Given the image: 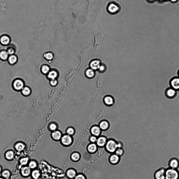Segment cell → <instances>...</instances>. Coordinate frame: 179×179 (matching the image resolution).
Segmentation results:
<instances>
[{
  "label": "cell",
  "instance_id": "obj_22",
  "mask_svg": "<svg viewBox=\"0 0 179 179\" xmlns=\"http://www.w3.org/2000/svg\"><path fill=\"white\" fill-rule=\"evenodd\" d=\"M14 155V152L12 151L7 152L5 154L6 158L9 160H11L13 158Z\"/></svg>",
  "mask_w": 179,
  "mask_h": 179
},
{
  "label": "cell",
  "instance_id": "obj_36",
  "mask_svg": "<svg viewBox=\"0 0 179 179\" xmlns=\"http://www.w3.org/2000/svg\"><path fill=\"white\" fill-rule=\"evenodd\" d=\"M7 51L9 55H12L15 53V50L13 48H8Z\"/></svg>",
  "mask_w": 179,
  "mask_h": 179
},
{
  "label": "cell",
  "instance_id": "obj_14",
  "mask_svg": "<svg viewBox=\"0 0 179 179\" xmlns=\"http://www.w3.org/2000/svg\"><path fill=\"white\" fill-rule=\"evenodd\" d=\"M21 172L22 175L25 177L29 176L30 173V168L29 167H25L21 169Z\"/></svg>",
  "mask_w": 179,
  "mask_h": 179
},
{
  "label": "cell",
  "instance_id": "obj_24",
  "mask_svg": "<svg viewBox=\"0 0 179 179\" xmlns=\"http://www.w3.org/2000/svg\"><path fill=\"white\" fill-rule=\"evenodd\" d=\"M52 136L54 139L58 140L61 137L62 134L60 132L57 131L52 133Z\"/></svg>",
  "mask_w": 179,
  "mask_h": 179
},
{
  "label": "cell",
  "instance_id": "obj_39",
  "mask_svg": "<svg viewBox=\"0 0 179 179\" xmlns=\"http://www.w3.org/2000/svg\"><path fill=\"white\" fill-rule=\"evenodd\" d=\"M105 67L104 65H101L99 69V70L100 72H103L105 70Z\"/></svg>",
  "mask_w": 179,
  "mask_h": 179
},
{
  "label": "cell",
  "instance_id": "obj_44",
  "mask_svg": "<svg viewBox=\"0 0 179 179\" xmlns=\"http://www.w3.org/2000/svg\"><path fill=\"white\" fill-rule=\"evenodd\" d=\"M2 168L0 166V173L1 171Z\"/></svg>",
  "mask_w": 179,
  "mask_h": 179
},
{
  "label": "cell",
  "instance_id": "obj_42",
  "mask_svg": "<svg viewBox=\"0 0 179 179\" xmlns=\"http://www.w3.org/2000/svg\"><path fill=\"white\" fill-rule=\"evenodd\" d=\"M75 179H85L84 177L81 175H79L77 176Z\"/></svg>",
  "mask_w": 179,
  "mask_h": 179
},
{
  "label": "cell",
  "instance_id": "obj_32",
  "mask_svg": "<svg viewBox=\"0 0 179 179\" xmlns=\"http://www.w3.org/2000/svg\"><path fill=\"white\" fill-rule=\"evenodd\" d=\"M49 68L46 65L43 66L42 68V71L43 73L46 74L49 71Z\"/></svg>",
  "mask_w": 179,
  "mask_h": 179
},
{
  "label": "cell",
  "instance_id": "obj_8",
  "mask_svg": "<svg viewBox=\"0 0 179 179\" xmlns=\"http://www.w3.org/2000/svg\"><path fill=\"white\" fill-rule=\"evenodd\" d=\"M101 65V62L98 60H94L92 61L90 64V67L91 69L94 70H99Z\"/></svg>",
  "mask_w": 179,
  "mask_h": 179
},
{
  "label": "cell",
  "instance_id": "obj_27",
  "mask_svg": "<svg viewBox=\"0 0 179 179\" xmlns=\"http://www.w3.org/2000/svg\"><path fill=\"white\" fill-rule=\"evenodd\" d=\"M67 176L71 178H73L76 176V173L73 170H70L68 171L67 173Z\"/></svg>",
  "mask_w": 179,
  "mask_h": 179
},
{
  "label": "cell",
  "instance_id": "obj_31",
  "mask_svg": "<svg viewBox=\"0 0 179 179\" xmlns=\"http://www.w3.org/2000/svg\"><path fill=\"white\" fill-rule=\"evenodd\" d=\"M29 166L30 169H33L36 168L37 166V164L35 161H32L29 163Z\"/></svg>",
  "mask_w": 179,
  "mask_h": 179
},
{
  "label": "cell",
  "instance_id": "obj_17",
  "mask_svg": "<svg viewBox=\"0 0 179 179\" xmlns=\"http://www.w3.org/2000/svg\"><path fill=\"white\" fill-rule=\"evenodd\" d=\"M17 60L16 56L14 55H11L8 58V62L11 64H13L16 63Z\"/></svg>",
  "mask_w": 179,
  "mask_h": 179
},
{
  "label": "cell",
  "instance_id": "obj_20",
  "mask_svg": "<svg viewBox=\"0 0 179 179\" xmlns=\"http://www.w3.org/2000/svg\"><path fill=\"white\" fill-rule=\"evenodd\" d=\"M104 101L105 103L108 105H111L113 103V100L110 96H107L104 98Z\"/></svg>",
  "mask_w": 179,
  "mask_h": 179
},
{
  "label": "cell",
  "instance_id": "obj_29",
  "mask_svg": "<svg viewBox=\"0 0 179 179\" xmlns=\"http://www.w3.org/2000/svg\"><path fill=\"white\" fill-rule=\"evenodd\" d=\"M57 76V74L54 71H52L50 72L49 74L48 77L51 78L52 79H54Z\"/></svg>",
  "mask_w": 179,
  "mask_h": 179
},
{
  "label": "cell",
  "instance_id": "obj_25",
  "mask_svg": "<svg viewBox=\"0 0 179 179\" xmlns=\"http://www.w3.org/2000/svg\"><path fill=\"white\" fill-rule=\"evenodd\" d=\"M25 147L23 143L20 142L16 144L15 146V148L17 150L21 151L24 149Z\"/></svg>",
  "mask_w": 179,
  "mask_h": 179
},
{
  "label": "cell",
  "instance_id": "obj_5",
  "mask_svg": "<svg viewBox=\"0 0 179 179\" xmlns=\"http://www.w3.org/2000/svg\"><path fill=\"white\" fill-rule=\"evenodd\" d=\"M165 94L166 97L169 99L175 98L177 94V91L170 87L165 90Z\"/></svg>",
  "mask_w": 179,
  "mask_h": 179
},
{
  "label": "cell",
  "instance_id": "obj_16",
  "mask_svg": "<svg viewBox=\"0 0 179 179\" xmlns=\"http://www.w3.org/2000/svg\"><path fill=\"white\" fill-rule=\"evenodd\" d=\"M8 55L6 51L2 50L0 52V58L3 60H6L8 58Z\"/></svg>",
  "mask_w": 179,
  "mask_h": 179
},
{
  "label": "cell",
  "instance_id": "obj_13",
  "mask_svg": "<svg viewBox=\"0 0 179 179\" xmlns=\"http://www.w3.org/2000/svg\"><path fill=\"white\" fill-rule=\"evenodd\" d=\"M91 132L95 136H98L101 133V130L100 128L98 127L95 126L91 128Z\"/></svg>",
  "mask_w": 179,
  "mask_h": 179
},
{
  "label": "cell",
  "instance_id": "obj_21",
  "mask_svg": "<svg viewBox=\"0 0 179 179\" xmlns=\"http://www.w3.org/2000/svg\"><path fill=\"white\" fill-rule=\"evenodd\" d=\"M22 93L24 96H28L31 93V90L29 87L26 86L22 90Z\"/></svg>",
  "mask_w": 179,
  "mask_h": 179
},
{
  "label": "cell",
  "instance_id": "obj_47",
  "mask_svg": "<svg viewBox=\"0 0 179 179\" xmlns=\"http://www.w3.org/2000/svg\"><path fill=\"white\" fill-rule=\"evenodd\" d=\"M178 91H179V90Z\"/></svg>",
  "mask_w": 179,
  "mask_h": 179
},
{
  "label": "cell",
  "instance_id": "obj_10",
  "mask_svg": "<svg viewBox=\"0 0 179 179\" xmlns=\"http://www.w3.org/2000/svg\"><path fill=\"white\" fill-rule=\"evenodd\" d=\"M108 10L111 13H114L119 10V7L116 4L112 3L110 4L108 6Z\"/></svg>",
  "mask_w": 179,
  "mask_h": 179
},
{
  "label": "cell",
  "instance_id": "obj_26",
  "mask_svg": "<svg viewBox=\"0 0 179 179\" xmlns=\"http://www.w3.org/2000/svg\"><path fill=\"white\" fill-rule=\"evenodd\" d=\"M10 173L7 170H5L3 171L2 173V176L6 179H9L10 176Z\"/></svg>",
  "mask_w": 179,
  "mask_h": 179
},
{
  "label": "cell",
  "instance_id": "obj_35",
  "mask_svg": "<svg viewBox=\"0 0 179 179\" xmlns=\"http://www.w3.org/2000/svg\"><path fill=\"white\" fill-rule=\"evenodd\" d=\"M45 57L48 60H51L53 58V54L51 53H48L45 54Z\"/></svg>",
  "mask_w": 179,
  "mask_h": 179
},
{
  "label": "cell",
  "instance_id": "obj_11",
  "mask_svg": "<svg viewBox=\"0 0 179 179\" xmlns=\"http://www.w3.org/2000/svg\"><path fill=\"white\" fill-rule=\"evenodd\" d=\"M62 141L64 145H68L72 142V139L70 136L68 135H65L62 138Z\"/></svg>",
  "mask_w": 179,
  "mask_h": 179
},
{
  "label": "cell",
  "instance_id": "obj_40",
  "mask_svg": "<svg viewBox=\"0 0 179 179\" xmlns=\"http://www.w3.org/2000/svg\"><path fill=\"white\" fill-rule=\"evenodd\" d=\"M97 138L95 136H92L90 137V141L93 143H94L97 141Z\"/></svg>",
  "mask_w": 179,
  "mask_h": 179
},
{
  "label": "cell",
  "instance_id": "obj_38",
  "mask_svg": "<svg viewBox=\"0 0 179 179\" xmlns=\"http://www.w3.org/2000/svg\"><path fill=\"white\" fill-rule=\"evenodd\" d=\"M56 126L54 124H51L50 127V128L51 130H55L56 128Z\"/></svg>",
  "mask_w": 179,
  "mask_h": 179
},
{
  "label": "cell",
  "instance_id": "obj_48",
  "mask_svg": "<svg viewBox=\"0 0 179 179\" xmlns=\"http://www.w3.org/2000/svg\"></svg>",
  "mask_w": 179,
  "mask_h": 179
},
{
  "label": "cell",
  "instance_id": "obj_46",
  "mask_svg": "<svg viewBox=\"0 0 179 179\" xmlns=\"http://www.w3.org/2000/svg\"><path fill=\"white\" fill-rule=\"evenodd\" d=\"M0 179H4L3 178H0Z\"/></svg>",
  "mask_w": 179,
  "mask_h": 179
},
{
  "label": "cell",
  "instance_id": "obj_43",
  "mask_svg": "<svg viewBox=\"0 0 179 179\" xmlns=\"http://www.w3.org/2000/svg\"><path fill=\"white\" fill-rule=\"evenodd\" d=\"M3 49V47L2 46L0 45V52L1 51H2Z\"/></svg>",
  "mask_w": 179,
  "mask_h": 179
},
{
  "label": "cell",
  "instance_id": "obj_33",
  "mask_svg": "<svg viewBox=\"0 0 179 179\" xmlns=\"http://www.w3.org/2000/svg\"><path fill=\"white\" fill-rule=\"evenodd\" d=\"M28 161V159L27 158H24L22 159L20 162L21 165H24L26 164Z\"/></svg>",
  "mask_w": 179,
  "mask_h": 179
},
{
  "label": "cell",
  "instance_id": "obj_6",
  "mask_svg": "<svg viewBox=\"0 0 179 179\" xmlns=\"http://www.w3.org/2000/svg\"><path fill=\"white\" fill-rule=\"evenodd\" d=\"M169 84L171 88L176 91L179 90V77H174L171 78L169 81Z\"/></svg>",
  "mask_w": 179,
  "mask_h": 179
},
{
  "label": "cell",
  "instance_id": "obj_2",
  "mask_svg": "<svg viewBox=\"0 0 179 179\" xmlns=\"http://www.w3.org/2000/svg\"><path fill=\"white\" fill-rule=\"evenodd\" d=\"M120 147V144H117L115 141L112 140L108 141L106 145L107 150L108 151L111 153L114 152L118 147Z\"/></svg>",
  "mask_w": 179,
  "mask_h": 179
},
{
  "label": "cell",
  "instance_id": "obj_23",
  "mask_svg": "<svg viewBox=\"0 0 179 179\" xmlns=\"http://www.w3.org/2000/svg\"><path fill=\"white\" fill-rule=\"evenodd\" d=\"M97 146L95 144H91L88 146V150L89 152L94 153L97 151Z\"/></svg>",
  "mask_w": 179,
  "mask_h": 179
},
{
  "label": "cell",
  "instance_id": "obj_18",
  "mask_svg": "<svg viewBox=\"0 0 179 179\" xmlns=\"http://www.w3.org/2000/svg\"><path fill=\"white\" fill-rule=\"evenodd\" d=\"M86 76L89 78H93L95 76V73L93 69H89L86 71Z\"/></svg>",
  "mask_w": 179,
  "mask_h": 179
},
{
  "label": "cell",
  "instance_id": "obj_41",
  "mask_svg": "<svg viewBox=\"0 0 179 179\" xmlns=\"http://www.w3.org/2000/svg\"><path fill=\"white\" fill-rule=\"evenodd\" d=\"M51 85L53 86L55 85L57 83V81L54 79H52L50 82Z\"/></svg>",
  "mask_w": 179,
  "mask_h": 179
},
{
  "label": "cell",
  "instance_id": "obj_9",
  "mask_svg": "<svg viewBox=\"0 0 179 179\" xmlns=\"http://www.w3.org/2000/svg\"><path fill=\"white\" fill-rule=\"evenodd\" d=\"M10 37L6 34L2 35L0 37V42L3 45H8L10 43Z\"/></svg>",
  "mask_w": 179,
  "mask_h": 179
},
{
  "label": "cell",
  "instance_id": "obj_4",
  "mask_svg": "<svg viewBox=\"0 0 179 179\" xmlns=\"http://www.w3.org/2000/svg\"><path fill=\"white\" fill-rule=\"evenodd\" d=\"M168 167L174 169L179 168V159L176 157L170 159L168 163Z\"/></svg>",
  "mask_w": 179,
  "mask_h": 179
},
{
  "label": "cell",
  "instance_id": "obj_7",
  "mask_svg": "<svg viewBox=\"0 0 179 179\" xmlns=\"http://www.w3.org/2000/svg\"><path fill=\"white\" fill-rule=\"evenodd\" d=\"M14 88L17 91H20L24 88V83L23 81L19 79H16L13 82Z\"/></svg>",
  "mask_w": 179,
  "mask_h": 179
},
{
  "label": "cell",
  "instance_id": "obj_3",
  "mask_svg": "<svg viewBox=\"0 0 179 179\" xmlns=\"http://www.w3.org/2000/svg\"><path fill=\"white\" fill-rule=\"evenodd\" d=\"M166 168L161 167L155 172L154 174V179H165Z\"/></svg>",
  "mask_w": 179,
  "mask_h": 179
},
{
  "label": "cell",
  "instance_id": "obj_30",
  "mask_svg": "<svg viewBox=\"0 0 179 179\" xmlns=\"http://www.w3.org/2000/svg\"><path fill=\"white\" fill-rule=\"evenodd\" d=\"M80 155L77 153H75L73 154L72 155V159L74 160H77L80 158Z\"/></svg>",
  "mask_w": 179,
  "mask_h": 179
},
{
  "label": "cell",
  "instance_id": "obj_34",
  "mask_svg": "<svg viewBox=\"0 0 179 179\" xmlns=\"http://www.w3.org/2000/svg\"><path fill=\"white\" fill-rule=\"evenodd\" d=\"M124 153V151L123 150L119 148L116 151V154L118 156L122 155Z\"/></svg>",
  "mask_w": 179,
  "mask_h": 179
},
{
  "label": "cell",
  "instance_id": "obj_45",
  "mask_svg": "<svg viewBox=\"0 0 179 179\" xmlns=\"http://www.w3.org/2000/svg\"><path fill=\"white\" fill-rule=\"evenodd\" d=\"M178 77H179V69L178 72Z\"/></svg>",
  "mask_w": 179,
  "mask_h": 179
},
{
  "label": "cell",
  "instance_id": "obj_15",
  "mask_svg": "<svg viewBox=\"0 0 179 179\" xmlns=\"http://www.w3.org/2000/svg\"><path fill=\"white\" fill-rule=\"evenodd\" d=\"M119 156L116 154H113L110 157V162L112 164H115L117 163L119 161Z\"/></svg>",
  "mask_w": 179,
  "mask_h": 179
},
{
  "label": "cell",
  "instance_id": "obj_37",
  "mask_svg": "<svg viewBox=\"0 0 179 179\" xmlns=\"http://www.w3.org/2000/svg\"><path fill=\"white\" fill-rule=\"evenodd\" d=\"M67 132L69 135H73L74 133V130L73 128H70L67 130Z\"/></svg>",
  "mask_w": 179,
  "mask_h": 179
},
{
  "label": "cell",
  "instance_id": "obj_12",
  "mask_svg": "<svg viewBox=\"0 0 179 179\" xmlns=\"http://www.w3.org/2000/svg\"><path fill=\"white\" fill-rule=\"evenodd\" d=\"M106 140L107 139L105 137H100L97 139V145L100 147H103L105 145Z\"/></svg>",
  "mask_w": 179,
  "mask_h": 179
},
{
  "label": "cell",
  "instance_id": "obj_19",
  "mask_svg": "<svg viewBox=\"0 0 179 179\" xmlns=\"http://www.w3.org/2000/svg\"><path fill=\"white\" fill-rule=\"evenodd\" d=\"M109 125L106 121H102L100 124V128L103 130H105L107 129L109 127Z\"/></svg>",
  "mask_w": 179,
  "mask_h": 179
},
{
  "label": "cell",
  "instance_id": "obj_28",
  "mask_svg": "<svg viewBox=\"0 0 179 179\" xmlns=\"http://www.w3.org/2000/svg\"><path fill=\"white\" fill-rule=\"evenodd\" d=\"M32 176L35 179H37L40 176L39 172L37 170H34L32 173Z\"/></svg>",
  "mask_w": 179,
  "mask_h": 179
},
{
  "label": "cell",
  "instance_id": "obj_1",
  "mask_svg": "<svg viewBox=\"0 0 179 179\" xmlns=\"http://www.w3.org/2000/svg\"><path fill=\"white\" fill-rule=\"evenodd\" d=\"M165 179H179V169L166 168Z\"/></svg>",
  "mask_w": 179,
  "mask_h": 179
}]
</instances>
